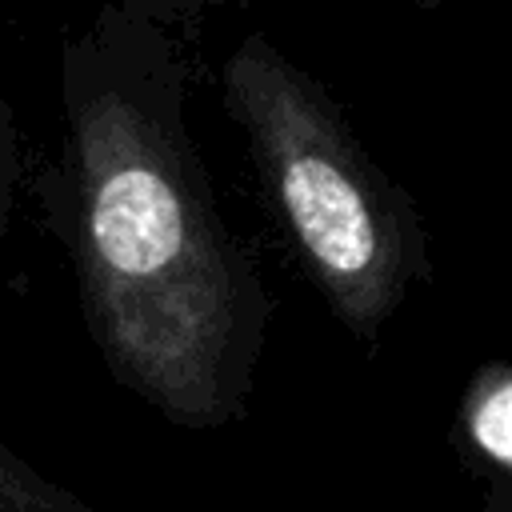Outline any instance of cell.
Here are the masks:
<instances>
[{
    "instance_id": "6da1fadb",
    "label": "cell",
    "mask_w": 512,
    "mask_h": 512,
    "mask_svg": "<svg viewBox=\"0 0 512 512\" xmlns=\"http://www.w3.org/2000/svg\"><path fill=\"white\" fill-rule=\"evenodd\" d=\"M280 196L300 244L328 272V280L352 284L376 264V220L336 160L324 152H288L280 160Z\"/></svg>"
},
{
    "instance_id": "7a4b0ae2",
    "label": "cell",
    "mask_w": 512,
    "mask_h": 512,
    "mask_svg": "<svg viewBox=\"0 0 512 512\" xmlns=\"http://www.w3.org/2000/svg\"><path fill=\"white\" fill-rule=\"evenodd\" d=\"M88 228L100 260L116 276H152L168 268L188 236L180 196L144 164H124L100 180Z\"/></svg>"
},
{
    "instance_id": "3957f363",
    "label": "cell",
    "mask_w": 512,
    "mask_h": 512,
    "mask_svg": "<svg viewBox=\"0 0 512 512\" xmlns=\"http://www.w3.org/2000/svg\"><path fill=\"white\" fill-rule=\"evenodd\" d=\"M468 432L488 460H496L500 468L512 464V384L504 376L484 396H476L472 416H468Z\"/></svg>"
}]
</instances>
